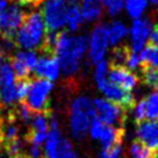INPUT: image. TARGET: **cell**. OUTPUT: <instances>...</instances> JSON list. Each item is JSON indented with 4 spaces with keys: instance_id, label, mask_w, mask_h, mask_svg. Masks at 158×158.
Listing matches in <instances>:
<instances>
[{
    "instance_id": "6da1fadb",
    "label": "cell",
    "mask_w": 158,
    "mask_h": 158,
    "mask_svg": "<svg viewBox=\"0 0 158 158\" xmlns=\"http://www.w3.org/2000/svg\"><path fill=\"white\" fill-rule=\"evenodd\" d=\"M89 39L86 35H71L69 31L57 34L54 48V56L59 64V69L65 77L71 78L79 72L81 59L87 51Z\"/></svg>"
},
{
    "instance_id": "7a4b0ae2",
    "label": "cell",
    "mask_w": 158,
    "mask_h": 158,
    "mask_svg": "<svg viewBox=\"0 0 158 158\" xmlns=\"http://www.w3.org/2000/svg\"><path fill=\"white\" fill-rule=\"evenodd\" d=\"M45 34L47 28L40 10H33L25 16L13 39L15 45L21 50L35 51V49H43Z\"/></svg>"
},
{
    "instance_id": "3957f363",
    "label": "cell",
    "mask_w": 158,
    "mask_h": 158,
    "mask_svg": "<svg viewBox=\"0 0 158 158\" xmlns=\"http://www.w3.org/2000/svg\"><path fill=\"white\" fill-rule=\"evenodd\" d=\"M97 118L93 100L87 95H78L72 100L69 110V124L71 134L81 141L89 133V124Z\"/></svg>"
},
{
    "instance_id": "277c9868",
    "label": "cell",
    "mask_w": 158,
    "mask_h": 158,
    "mask_svg": "<svg viewBox=\"0 0 158 158\" xmlns=\"http://www.w3.org/2000/svg\"><path fill=\"white\" fill-rule=\"evenodd\" d=\"M54 89V84L44 79H33L29 81L28 92L26 95V105L33 113L47 112L49 97Z\"/></svg>"
},
{
    "instance_id": "5b68a950",
    "label": "cell",
    "mask_w": 158,
    "mask_h": 158,
    "mask_svg": "<svg viewBox=\"0 0 158 158\" xmlns=\"http://www.w3.org/2000/svg\"><path fill=\"white\" fill-rule=\"evenodd\" d=\"M71 0H45L41 10L47 30L57 31L66 25V13Z\"/></svg>"
},
{
    "instance_id": "8992f818",
    "label": "cell",
    "mask_w": 158,
    "mask_h": 158,
    "mask_svg": "<svg viewBox=\"0 0 158 158\" xmlns=\"http://www.w3.org/2000/svg\"><path fill=\"white\" fill-rule=\"evenodd\" d=\"M93 105L98 120L106 126L122 129V124L126 120V109L102 98L93 100Z\"/></svg>"
},
{
    "instance_id": "52a82bcc",
    "label": "cell",
    "mask_w": 158,
    "mask_h": 158,
    "mask_svg": "<svg viewBox=\"0 0 158 158\" xmlns=\"http://www.w3.org/2000/svg\"><path fill=\"white\" fill-rule=\"evenodd\" d=\"M108 45V34H107V25L99 23L94 27L89 39V58L92 64H97L102 60L106 55Z\"/></svg>"
},
{
    "instance_id": "ba28073f",
    "label": "cell",
    "mask_w": 158,
    "mask_h": 158,
    "mask_svg": "<svg viewBox=\"0 0 158 158\" xmlns=\"http://www.w3.org/2000/svg\"><path fill=\"white\" fill-rule=\"evenodd\" d=\"M89 134L93 139L99 141V143L102 147V150H107L115 144L122 143L123 128H114L106 126L100 121H94L89 127Z\"/></svg>"
},
{
    "instance_id": "9c48e42d",
    "label": "cell",
    "mask_w": 158,
    "mask_h": 158,
    "mask_svg": "<svg viewBox=\"0 0 158 158\" xmlns=\"http://www.w3.org/2000/svg\"><path fill=\"white\" fill-rule=\"evenodd\" d=\"M39 56L33 50H18L10 59V65L14 72L15 78L19 80H26L34 72L35 65Z\"/></svg>"
},
{
    "instance_id": "30bf717a",
    "label": "cell",
    "mask_w": 158,
    "mask_h": 158,
    "mask_svg": "<svg viewBox=\"0 0 158 158\" xmlns=\"http://www.w3.org/2000/svg\"><path fill=\"white\" fill-rule=\"evenodd\" d=\"M25 16L26 12L22 6L19 4H10L5 10L0 13V31L2 35L13 37L23 22Z\"/></svg>"
},
{
    "instance_id": "8fae6325",
    "label": "cell",
    "mask_w": 158,
    "mask_h": 158,
    "mask_svg": "<svg viewBox=\"0 0 158 158\" xmlns=\"http://www.w3.org/2000/svg\"><path fill=\"white\" fill-rule=\"evenodd\" d=\"M152 30V21L149 18H138L134 20L130 27V48L135 54L141 52L148 42L150 33Z\"/></svg>"
},
{
    "instance_id": "7c38bea8",
    "label": "cell",
    "mask_w": 158,
    "mask_h": 158,
    "mask_svg": "<svg viewBox=\"0 0 158 158\" xmlns=\"http://www.w3.org/2000/svg\"><path fill=\"white\" fill-rule=\"evenodd\" d=\"M97 86L101 91V93L106 97V100L121 106L126 110L134 108L135 99H134L133 94L129 93V92H126L122 89H120V87L115 86L112 83H109L108 79H105L102 81L97 83Z\"/></svg>"
},
{
    "instance_id": "4fadbf2b",
    "label": "cell",
    "mask_w": 158,
    "mask_h": 158,
    "mask_svg": "<svg viewBox=\"0 0 158 158\" xmlns=\"http://www.w3.org/2000/svg\"><path fill=\"white\" fill-rule=\"evenodd\" d=\"M34 73L40 79H44L51 83L56 81L59 78L60 69H59V64L54 54L43 52V55H41L37 58V62L35 65Z\"/></svg>"
},
{
    "instance_id": "5bb4252c",
    "label": "cell",
    "mask_w": 158,
    "mask_h": 158,
    "mask_svg": "<svg viewBox=\"0 0 158 158\" xmlns=\"http://www.w3.org/2000/svg\"><path fill=\"white\" fill-rule=\"evenodd\" d=\"M63 141L62 131L59 129V124L55 115L49 114V130L47 133V137L43 143V155L45 158H57L59 148Z\"/></svg>"
},
{
    "instance_id": "9a60e30c",
    "label": "cell",
    "mask_w": 158,
    "mask_h": 158,
    "mask_svg": "<svg viewBox=\"0 0 158 158\" xmlns=\"http://www.w3.org/2000/svg\"><path fill=\"white\" fill-rule=\"evenodd\" d=\"M108 78L109 83L114 84L126 92L131 93L138 83V76L129 71L127 68L122 66H108Z\"/></svg>"
},
{
    "instance_id": "2e32d148",
    "label": "cell",
    "mask_w": 158,
    "mask_h": 158,
    "mask_svg": "<svg viewBox=\"0 0 158 158\" xmlns=\"http://www.w3.org/2000/svg\"><path fill=\"white\" fill-rule=\"evenodd\" d=\"M136 137L139 143H142L151 150L158 149V121H142L137 123Z\"/></svg>"
},
{
    "instance_id": "e0dca14e",
    "label": "cell",
    "mask_w": 158,
    "mask_h": 158,
    "mask_svg": "<svg viewBox=\"0 0 158 158\" xmlns=\"http://www.w3.org/2000/svg\"><path fill=\"white\" fill-rule=\"evenodd\" d=\"M102 4L101 0H83L80 8V13L83 16V21L94 22L98 21L102 15Z\"/></svg>"
},
{
    "instance_id": "ac0fdd59",
    "label": "cell",
    "mask_w": 158,
    "mask_h": 158,
    "mask_svg": "<svg viewBox=\"0 0 158 158\" xmlns=\"http://www.w3.org/2000/svg\"><path fill=\"white\" fill-rule=\"evenodd\" d=\"M128 29L124 23L120 21H113L107 25V34H108V44L112 47H116L118 43L126 37Z\"/></svg>"
},
{
    "instance_id": "d6986e66",
    "label": "cell",
    "mask_w": 158,
    "mask_h": 158,
    "mask_svg": "<svg viewBox=\"0 0 158 158\" xmlns=\"http://www.w3.org/2000/svg\"><path fill=\"white\" fill-rule=\"evenodd\" d=\"M81 23H83V16L80 13V8L74 0H71L69 8H68V13H66V25L65 26L68 27L69 31H76L79 29Z\"/></svg>"
},
{
    "instance_id": "ffe728a7",
    "label": "cell",
    "mask_w": 158,
    "mask_h": 158,
    "mask_svg": "<svg viewBox=\"0 0 158 158\" xmlns=\"http://www.w3.org/2000/svg\"><path fill=\"white\" fill-rule=\"evenodd\" d=\"M15 84V76L10 59L0 56V89Z\"/></svg>"
},
{
    "instance_id": "44dd1931",
    "label": "cell",
    "mask_w": 158,
    "mask_h": 158,
    "mask_svg": "<svg viewBox=\"0 0 158 158\" xmlns=\"http://www.w3.org/2000/svg\"><path fill=\"white\" fill-rule=\"evenodd\" d=\"M144 112L147 121H158V91L144 99Z\"/></svg>"
},
{
    "instance_id": "7402d4cb",
    "label": "cell",
    "mask_w": 158,
    "mask_h": 158,
    "mask_svg": "<svg viewBox=\"0 0 158 158\" xmlns=\"http://www.w3.org/2000/svg\"><path fill=\"white\" fill-rule=\"evenodd\" d=\"M129 50L130 49L127 45H116V47H114L112 52H110L109 62H107L108 66H122V68H126Z\"/></svg>"
},
{
    "instance_id": "603a6c76",
    "label": "cell",
    "mask_w": 158,
    "mask_h": 158,
    "mask_svg": "<svg viewBox=\"0 0 158 158\" xmlns=\"http://www.w3.org/2000/svg\"><path fill=\"white\" fill-rule=\"evenodd\" d=\"M139 65L142 66H151L158 69V49L152 45L148 44L141 52Z\"/></svg>"
},
{
    "instance_id": "cb8c5ba5",
    "label": "cell",
    "mask_w": 158,
    "mask_h": 158,
    "mask_svg": "<svg viewBox=\"0 0 158 158\" xmlns=\"http://www.w3.org/2000/svg\"><path fill=\"white\" fill-rule=\"evenodd\" d=\"M30 131H39V133H48L49 129V114L47 112H39L33 114L30 121Z\"/></svg>"
},
{
    "instance_id": "d4e9b609",
    "label": "cell",
    "mask_w": 158,
    "mask_h": 158,
    "mask_svg": "<svg viewBox=\"0 0 158 158\" xmlns=\"http://www.w3.org/2000/svg\"><path fill=\"white\" fill-rule=\"evenodd\" d=\"M139 72L142 76V80L143 83L153 87V89H157L158 87V69L156 68H151V66H142L139 65Z\"/></svg>"
},
{
    "instance_id": "484cf974",
    "label": "cell",
    "mask_w": 158,
    "mask_h": 158,
    "mask_svg": "<svg viewBox=\"0 0 158 158\" xmlns=\"http://www.w3.org/2000/svg\"><path fill=\"white\" fill-rule=\"evenodd\" d=\"M5 149L6 153L8 158H19L22 156L23 149H25V141L21 137H18L10 141L8 143H5Z\"/></svg>"
},
{
    "instance_id": "4316f807",
    "label": "cell",
    "mask_w": 158,
    "mask_h": 158,
    "mask_svg": "<svg viewBox=\"0 0 158 158\" xmlns=\"http://www.w3.org/2000/svg\"><path fill=\"white\" fill-rule=\"evenodd\" d=\"M147 7V0H126V10L134 20L138 19Z\"/></svg>"
},
{
    "instance_id": "83f0119b",
    "label": "cell",
    "mask_w": 158,
    "mask_h": 158,
    "mask_svg": "<svg viewBox=\"0 0 158 158\" xmlns=\"http://www.w3.org/2000/svg\"><path fill=\"white\" fill-rule=\"evenodd\" d=\"M19 134V127L13 121H10L8 123H6L5 126H2V137H1V141H4V143H8V142L13 141L15 138L20 137Z\"/></svg>"
},
{
    "instance_id": "f1b7e54d",
    "label": "cell",
    "mask_w": 158,
    "mask_h": 158,
    "mask_svg": "<svg viewBox=\"0 0 158 158\" xmlns=\"http://www.w3.org/2000/svg\"><path fill=\"white\" fill-rule=\"evenodd\" d=\"M129 152L133 158H152V151L145 148L143 144L138 141H135L129 147Z\"/></svg>"
},
{
    "instance_id": "f546056e",
    "label": "cell",
    "mask_w": 158,
    "mask_h": 158,
    "mask_svg": "<svg viewBox=\"0 0 158 158\" xmlns=\"http://www.w3.org/2000/svg\"><path fill=\"white\" fill-rule=\"evenodd\" d=\"M16 47L14 42V39L8 35H1L0 36V56L7 57L8 55L14 50Z\"/></svg>"
},
{
    "instance_id": "4dcf8cb0",
    "label": "cell",
    "mask_w": 158,
    "mask_h": 158,
    "mask_svg": "<svg viewBox=\"0 0 158 158\" xmlns=\"http://www.w3.org/2000/svg\"><path fill=\"white\" fill-rule=\"evenodd\" d=\"M107 76H108V63L107 60H100L99 63L95 64V69H94V81L95 84L99 83V81H102L105 79H107Z\"/></svg>"
},
{
    "instance_id": "1f68e13d",
    "label": "cell",
    "mask_w": 158,
    "mask_h": 158,
    "mask_svg": "<svg viewBox=\"0 0 158 158\" xmlns=\"http://www.w3.org/2000/svg\"><path fill=\"white\" fill-rule=\"evenodd\" d=\"M57 158H78L76 151L73 150L72 143L70 142L69 139L63 138L62 144H60V148H59L58 157Z\"/></svg>"
},
{
    "instance_id": "d6a6232c",
    "label": "cell",
    "mask_w": 158,
    "mask_h": 158,
    "mask_svg": "<svg viewBox=\"0 0 158 158\" xmlns=\"http://www.w3.org/2000/svg\"><path fill=\"white\" fill-rule=\"evenodd\" d=\"M102 6L107 8V12L110 16L118 14L123 8V0H101Z\"/></svg>"
},
{
    "instance_id": "836d02e7",
    "label": "cell",
    "mask_w": 158,
    "mask_h": 158,
    "mask_svg": "<svg viewBox=\"0 0 158 158\" xmlns=\"http://www.w3.org/2000/svg\"><path fill=\"white\" fill-rule=\"evenodd\" d=\"M15 113H16V118H19L22 123L30 124V121L33 118V112L27 107V105L20 104L15 109Z\"/></svg>"
},
{
    "instance_id": "e575fe53",
    "label": "cell",
    "mask_w": 158,
    "mask_h": 158,
    "mask_svg": "<svg viewBox=\"0 0 158 158\" xmlns=\"http://www.w3.org/2000/svg\"><path fill=\"white\" fill-rule=\"evenodd\" d=\"M134 118L135 121L139 123L142 121H145V112H144V99L143 100H139L137 102V105L134 106Z\"/></svg>"
},
{
    "instance_id": "d590c367",
    "label": "cell",
    "mask_w": 158,
    "mask_h": 158,
    "mask_svg": "<svg viewBox=\"0 0 158 158\" xmlns=\"http://www.w3.org/2000/svg\"><path fill=\"white\" fill-rule=\"evenodd\" d=\"M126 65H127V69H128L129 71L138 69V68H139V57H138V55L133 52L131 50H129Z\"/></svg>"
},
{
    "instance_id": "8d00e7d4",
    "label": "cell",
    "mask_w": 158,
    "mask_h": 158,
    "mask_svg": "<svg viewBox=\"0 0 158 158\" xmlns=\"http://www.w3.org/2000/svg\"><path fill=\"white\" fill-rule=\"evenodd\" d=\"M15 86H16V93H18L19 101H21L27 95L28 87H29V81H27V80H19L18 83H15Z\"/></svg>"
},
{
    "instance_id": "74e56055",
    "label": "cell",
    "mask_w": 158,
    "mask_h": 158,
    "mask_svg": "<svg viewBox=\"0 0 158 158\" xmlns=\"http://www.w3.org/2000/svg\"><path fill=\"white\" fill-rule=\"evenodd\" d=\"M148 41H149V44L158 49V23H156L155 27H152V30L150 33Z\"/></svg>"
},
{
    "instance_id": "f35d334b",
    "label": "cell",
    "mask_w": 158,
    "mask_h": 158,
    "mask_svg": "<svg viewBox=\"0 0 158 158\" xmlns=\"http://www.w3.org/2000/svg\"><path fill=\"white\" fill-rule=\"evenodd\" d=\"M15 1H16V4H19L21 6H37L39 4H41L42 0H15Z\"/></svg>"
},
{
    "instance_id": "ab89813d",
    "label": "cell",
    "mask_w": 158,
    "mask_h": 158,
    "mask_svg": "<svg viewBox=\"0 0 158 158\" xmlns=\"http://www.w3.org/2000/svg\"><path fill=\"white\" fill-rule=\"evenodd\" d=\"M8 5H10V0H0V13L5 10Z\"/></svg>"
},
{
    "instance_id": "60d3db41",
    "label": "cell",
    "mask_w": 158,
    "mask_h": 158,
    "mask_svg": "<svg viewBox=\"0 0 158 158\" xmlns=\"http://www.w3.org/2000/svg\"><path fill=\"white\" fill-rule=\"evenodd\" d=\"M0 158H8L7 156V153H6L5 149L2 148V147H0Z\"/></svg>"
},
{
    "instance_id": "b9f144b4",
    "label": "cell",
    "mask_w": 158,
    "mask_h": 158,
    "mask_svg": "<svg viewBox=\"0 0 158 158\" xmlns=\"http://www.w3.org/2000/svg\"><path fill=\"white\" fill-rule=\"evenodd\" d=\"M1 137H2V122L0 120V142H1Z\"/></svg>"
},
{
    "instance_id": "7bdbcfd3",
    "label": "cell",
    "mask_w": 158,
    "mask_h": 158,
    "mask_svg": "<svg viewBox=\"0 0 158 158\" xmlns=\"http://www.w3.org/2000/svg\"><path fill=\"white\" fill-rule=\"evenodd\" d=\"M152 158H158V149L152 152Z\"/></svg>"
},
{
    "instance_id": "ee69618b",
    "label": "cell",
    "mask_w": 158,
    "mask_h": 158,
    "mask_svg": "<svg viewBox=\"0 0 158 158\" xmlns=\"http://www.w3.org/2000/svg\"><path fill=\"white\" fill-rule=\"evenodd\" d=\"M151 2H152L153 5H155L158 8V0H151Z\"/></svg>"
},
{
    "instance_id": "f6af8a7d",
    "label": "cell",
    "mask_w": 158,
    "mask_h": 158,
    "mask_svg": "<svg viewBox=\"0 0 158 158\" xmlns=\"http://www.w3.org/2000/svg\"><path fill=\"white\" fill-rule=\"evenodd\" d=\"M19 158H26L25 156H21V157H19Z\"/></svg>"
},
{
    "instance_id": "bcb514c9",
    "label": "cell",
    "mask_w": 158,
    "mask_h": 158,
    "mask_svg": "<svg viewBox=\"0 0 158 158\" xmlns=\"http://www.w3.org/2000/svg\"><path fill=\"white\" fill-rule=\"evenodd\" d=\"M157 89H158V87H157Z\"/></svg>"
}]
</instances>
